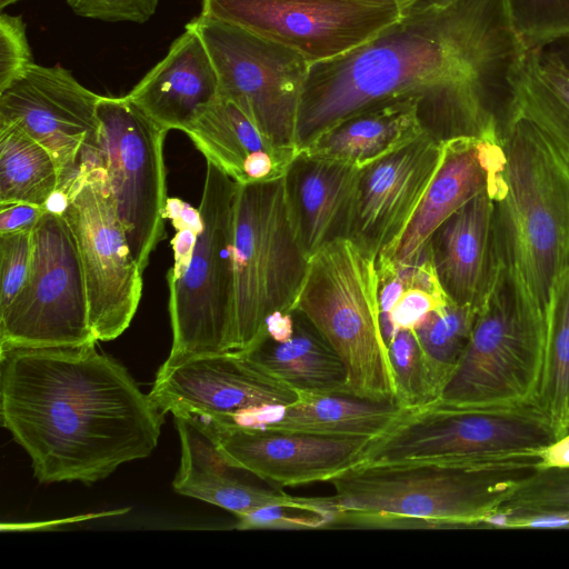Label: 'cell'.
<instances>
[{"instance_id":"cell-1","label":"cell","mask_w":569,"mask_h":569,"mask_svg":"<svg viewBox=\"0 0 569 569\" xmlns=\"http://www.w3.org/2000/svg\"><path fill=\"white\" fill-rule=\"evenodd\" d=\"M527 52L503 0L412 10L362 46L310 64L299 149L351 114L407 98L418 101L426 131L440 140L501 134Z\"/></svg>"},{"instance_id":"cell-2","label":"cell","mask_w":569,"mask_h":569,"mask_svg":"<svg viewBox=\"0 0 569 569\" xmlns=\"http://www.w3.org/2000/svg\"><path fill=\"white\" fill-rule=\"evenodd\" d=\"M0 349V415L42 483L91 485L158 445L164 415L97 348Z\"/></svg>"},{"instance_id":"cell-3","label":"cell","mask_w":569,"mask_h":569,"mask_svg":"<svg viewBox=\"0 0 569 569\" xmlns=\"http://www.w3.org/2000/svg\"><path fill=\"white\" fill-rule=\"evenodd\" d=\"M501 142L497 258L517 312L547 333L555 282L569 268V149L521 117L505 122Z\"/></svg>"},{"instance_id":"cell-4","label":"cell","mask_w":569,"mask_h":569,"mask_svg":"<svg viewBox=\"0 0 569 569\" xmlns=\"http://www.w3.org/2000/svg\"><path fill=\"white\" fill-rule=\"evenodd\" d=\"M528 466L408 463L355 466L329 483L333 525L479 528L522 479Z\"/></svg>"},{"instance_id":"cell-5","label":"cell","mask_w":569,"mask_h":569,"mask_svg":"<svg viewBox=\"0 0 569 569\" xmlns=\"http://www.w3.org/2000/svg\"><path fill=\"white\" fill-rule=\"evenodd\" d=\"M340 358L349 396L396 402V385L379 303L377 257L349 238L309 258L292 309Z\"/></svg>"},{"instance_id":"cell-6","label":"cell","mask_w":569,"mask_h":569,"mask_svg":"<svg viewBox=\"0 0 569 569\" xmlns=\"http://www.w3.org/2000/svg\"><path fill=\"white\" fill-rule=\"evenodd\" d=\"M538 402L453 407L439 403L403 409L370 439L360 466L437 463L528 466L556 439Z\"/></svg>"},{"instance_id":"cell-7","label":"cell","mask_w":569,"mask_h":569,"mask_svg":"<svg viewBox=\"0 0 569 569\" xmlns=\"http://www.w3.org/2000/svg\"><path fill=\"white\" fill-rule=\"evenodd\" d=\"M308 261L295 231L284 177L237 183L231 352L254 347L267 336L272 315L291 311Z\"/></svg>"},{"instance_id":"cell-8","label":"cell","mask_w":569,"mask_h":569,"mask_svg":"<svg viewBox=\"0 0 569 569\" xmlns=\"http://www.w3.org/2000/svg\"><path fill=\"white\" fill-rule=\"evenodd\" d=\"M236 190L237 182L207 161L198 207L202 229L184 274L168 281L172 347L166 366L191 357L231 352Z\"/></svg>"},{"instance_id":"cell-9","label":"cell","mask_w":569,"mask_h":569,"mask_svg":"<svg viewBox=\"0 0 569 569\" xmlns=\"http://www.w3.org/2000/svg\"><path fill=\"white\" fill-rule=\"evenodd\" d=\"M96 143L84 159L101 170L103 182L143 271L164 237L167 204L163 141L167 130L127 96H100Z\"/></svg>"},{"instance_id":"cell-10","label":"cell","mask_w":569,"mask_h":569,"mask_svg":"<svg viewBox=\"0 0 569 569\" xmlns=\"http://www.w3.org/2000/svg\"><path fill=\"white\" fill-rule=\"evenodd\" d=\"M214 66L219 94L277 146L299 149L298 119L310 62L237 24L199 14L189 23Z\"/></svg>"},{"instance_id":"cell-11","label":"cell","mask_w":569,"mask_h":569,"mask_svg":"<svg viewBox=\"0 0 569 569\" xmlns=\"http://www.w3.org/2000/svg\"><path fill=\"white\" fill-rule=\"evenodd\" d=\"M547 333L517 312L499 268L469 342L436 403L453 407L538 402Z\"/></svg>"},{"instance_id":"cell-12","label":"cell","mask_w":569,"mask_h":569,"mask_svg":"<svg viewBox=\"0 0 569 569\" xmlns=\"http://www.w3.org/2000/svg\"><path fill=\"white\" fill-rule=\"evenodd\" d=\"M32 240L29 276L0 310V349L97 341L77 244L63 216L46 210Z\"/></svg>"},{"instance_id":"cell-13","label":"cell","mask_w":569,"mask_h":569,"mask_svg":"<svg viewBox=\"0 0 569 569\" xmlns=\"http://www.w3.org/2000/svg\"><path fill=\"white\" fill-rule=\"evenodd\" d=\"M420 0H202L200 14L300 53L310 63L342 56L408 16Z\"/></svg>"},{"instance_id":"cell-14","label":"cell","mask_w":569,"mask_h":569,"mask_svg":"<svg viewBox=\"0 0 569 569\" xmlns=\"http://www.w3.org/2000/svg\"><path fill=\"white\" fill-rule=\"evenodd\" d=\"M77 244L97 341L118 338L130 326L142 295V273L93 162L83 163L62 212Z\"/></svg>"},{"instance_id":"cell-15","label":"cell","mask_w":569,"mask_h":569,"mask_svg":"<svg viewBox=\"0 0 569 569\" xmlns=\"http://www.w3.org/2000/svg\"><path fill=\"white\" fill-rule=\"evenodd\" d=\"M163 415L240 426L253 412L284 406L299 393L240 352L210 353L162 365L149 392Z\"/></svg>"},{"instance_id":"cell-16","label":"cell","mask_w":569,"mask_h":569,"mask_svg":"<svg viewBox=\"0 0 569 569\" xmlns=\"http://www.w3.org/2000/svg\"><path fill=\"white\" fill-rule=\"evenodd\" d=\"M99 99L60 64L32 62L0 90V123L19 126L52 154L61 173L58 190L67 193L83 152L96 143Z\"/></svg>"},{"instance_id":"cell-17","label":"cell","mask_w":569,"mask_h":569,"mask_svg":"<svg viewBox=\"0 0 569 569\" xmlns=\"http://www.w3.org/2000/svg\"><path fill=\"white\" fill-rule=\"evenodd\" d=\"M429 132L359 172L348 238L375 257L398 242L440 163Z\"/></svg>"},{"instance_id":"cell-18","label":"cell","mask_w":569,"mask_h":569,"mask_svg":"<svg viewBox=\"0 0 569 569\" xmlns=\"http://www.w3.org/2000/svg\"><path fill=\"white\" fill-rule=\"evenodd\" d=\"M206 423L233 467L277 488L329 482L361 462L370 440Z\"/></svg>"},{"instance_id":"cell-19","label":"cell","mask_w":569,"mask_h":569,"mask_svg":"<svg viewBox=\"0 0 569 569\" xmlns=\"http://www.w3.org/2000/svg\"><path fill=\"white\" fill-rule=\"evenodd\" d=\"M506 154L501 134L457 136L442 140L439 167L398 242L377 258L398 263L412 261L432 233L480 192L499 194Z\"/></svg>"},{"instance_id":"cell-20","label":"cell","mask_w":569,"mask_h":569,"mask_svg":"<svg viewBox=\"0 0 569 569\" xmlns=\"http://www.w3.org/2000/svg\"><path fill=\"white\" fill-rule=\"evenodd\" d=\"M428 244L449 299L479 310L499 268L495 200L489 191L480 192L451 214Z\"/></svg>"},{"instance_id":"cell-21","label":"cell","mask_w":569,"mask_h":569,"mask_svg":"<svg viewBox=\"0 0 569 569\" xmlns=\"http://www.w3.org/2000/svg\"><path fill=\"white\" fill-rule=\"evenodd\" d=\"M218 96L212 60L201 37L188 23L166 57L127 94L158 126L182 132Z\"/></svg>"},{"instance_id":"cell-22","label":"cell","mask_w":569,"mask_h":569,"mask_svg":"<svg viewBox=\"0 0 569 569\" xmlns=\"http://www.w3.org/2000/svg\"><path fill=\"white\" fill-rule=\"evenodd\" d=\"M181 445L174 490L226 509L237 517L268 505H295L323 509L320 497H296L280 489H263L241 480L224 457L209 427L190 416L174 417Z\"/></svg>"},{"instance_id":"cell-23","label":"cell","mask_w":569,"mask_h":569,"mask_svg":"<svg viewBox=\"0 0 569 569\" xmlns=\"http://www.w3.org/2000/svg\"><path fill=\"white\" fill-rule=\"evenodd\" d=\"M194 147L238 184L283 178L298 149L267 139L244 112L219 94L186 129Z\"/></svg>"},{"instance_id":"cell-24","label":"cell","mask_w":569,"mask_h":569,"mask_svg":"<svg viewBox=\"0 0 569 569\" xmlns=\"http://www.w3.org/2000/svg\"><path fill=\"white\" fill-rule=\"evenodd\" d=\"M360 169L299 152L284 176L298 241L308 258L348 238Z\"/></svg>"},{"instance_id":"cell-25","label":"cell","mask_w":569,"mask_h":569,"mask_svg":"<svg viewBox=\"0 0 569 569\" xmlns=\"http://www.w3.org/2000/svg\"><path fill=\"white\" fill-rule=\"evenodd\" d=\"M426 129L418 101L390 100L351 114L315 137L300 153L363 169L417 140Z\"/></svg>"},{"instance_id":"cell-26","label":"cell","mask_w":569,"mask_h":569,"mask_svg":"<svg viewBox=\"0 0 569 569\" xmlns=\"http://www.w3.org/2000/svg\"><path fill=\"white\" fill-rule=\"evenodd\" d=\"M299 396L292 403L260 409L237 427L373 439L403 410L396 402L370 401L347 395Z\"/></svg>"},{"instance_id":"cell-27","label":"cell","mask_w":569,"mask_h":569,"mask_svg":"<svg viewBox=\"0 0 569 569\" xmlns=\"http://www.w3.org/2000/svg\"><path fill=\"white\" fill-rule=\"evenodd\" d=\"M291 311L293 329L289 337L274 340L266 336L240 353L298 393L349 396L338 355L308 319Z\"/></svg>"},{"instance_id":"cell-28","label":"cell","mask_w":569,"mask_h":569,"mask_svg":"<svg viewBox=\"0 0 569 569\" xmlns=\"http://www.w3.org/2000/svg\"><path fill=\"white\" fill-rule=\"evenodd\" d=\"M61 187L52 154L22 128L0 123V204L47 206Z\"/></svg>"},{"instance_id":"cell-29","label":"cell","mask_w":569,"mask_h":569,"mask_svg":"<svg viewBox=\"0 0 569 569\" xmlns=\"http://www.w3.org/2000/svg\"><path fill=\"white\" fill-rule=\"evenodd\" d=\"M538 405L557 438L569 431V268L557 278L551 293Z\"/></svg>"},{"instance_id":"cell-30","label":"cell","mask_w":569,"mask_h":569,"mask_svg":"<svg viewBox=\"0 0 569 569\" xmlns=\"http://www.w3.org/2000/svg\"><path fill=\"white\" fill-rule=\"evenodd\" d=\"M478 311L449 301L413 329L439 397L469 342Z\"/></svg>"},{"instance_id":"cell-31","label":"cell","mask_w":569,"mask_h":569,"mask_svg":"<svg viewBox=\"0 0 569 569\" xmlns=\"http://www.w3.org/2000/svg\"><path fill=\"white\" fill-rule=\"evenodd\" d=\"M396 385V403L415 409L435 403L439 392L413 329L398 330L388 342Z\"/></svg>"},{"instance_id":"cell-32","label":"cell","mask_w":569,"mask_h":569,"mask_svg":"<svg viewBox=\"0 0 569 569\" xmlns=\"http://www.w3.org/2000/svg\"><path fill=\"white\" fill-rule=\"evenodd\" d=\"M510 24L527 50L569 37V0H503Z\"/></svg>"},{"instance_id":"cell-33","label":"cell","mask_w":569,"mask_h":569,"mask_svg":"<svg viewBox=\"0 0 569 569\" xmlns=\"http://www.w3.org/2000/svg\"><path fill=\"white\" fill-rule=\"evenodd\" d=\"M569 511V468L535 469L497 511Z\"/></svg>"},{"instance_id":"cell-34","label":"cell","mask_w":569,"mask_h":569,"mask_svg":"<svg viewBox=\"0 0 569 569\" xmlns=\"http://www.w3.org/2000/svg\"><path fill=\"white\" fill-rule=\"evenodd\" d=\"M33 228L0 233V310L12 301L29 276Z\"/></svg>"},{"instance_id":"cell-35","label":"cell","mask_w":569,"mask_h":569,"mask_svg":"<svg viewBox=\"0 0 569 569\" xmlns=\"http://www.w3.org/2000/svg\"><path fill=\"white\" fill-rule=\"evenodd\" d=\"M234 528L248 529H315L332 525L330 512L315 507L268 505L239 517Z\"/></svg>"},{"instance_id":"cell-36","label":"cell","mask_w":569,"mask_h":569,"mask_svg":"<svg viewBox=\"0 0 569 569\" xmlns=\"http://www.w3.org/2000/svg\"><path fill=\"white\" fill-rule=\"evenodd\" d=\"M166 217L171 220L176 230L171 240L173 266L168 272V281H176L184 274L192 259L202 220L199 209L179 198H168Z\"/></svg>"},{"instance_id":"cell-37","label":"cell","mask_w":569,"mask_h":569,"mask_svg":"<svg viewBox=\"0 0 569 569\" xmlns=\"http://www.w3.org/2000/svg\"><path fill=\"white\" fill-rule=\"evenodd\" d=\"M21 16L0 14V90L32 63Z\"/></svg>"},{"instance_id":"cell-38","label":"cell","mask_w":569,"mask_h":569,"mask_svg":"<svg viewBox=\"0 0 569 569\" xmlns=\"http://www.w3.org/2000/svg\"><path fill=\"white\" fill-rule=\"evenodd\" d=\"M160 0H67L78 16L102 21L147 22Z\"/></svg>"},{"instance_id":"cell-39","label":"cell","mask_w":569,"mask_h":569,"mask_svg":"<svg viewBox=\"0 0 569 569\" xmlns=\"http://www.w3.org/2000/svg\"><path fill=\"white\" fill-rule=\"evenodd\" d=\"M481 529H569V511H496Z\"/></svg>"},{"instance_id":"cell-40","label":"cell","mask_w":569,"mask_h":569,"mask_svg":"<svg viewBox=\"0 0 569 569\" xmlns=\"http://www.w3.org/2000/svg\"><path fill=\"white\" fill-rule=\"evenodd\" d=\"M46 210L30 203L0 204V233L33 228Z\"/></svg>"},{"instance_id":"cell-41","label":"cell","mask_w":569,"mask_h":569,"mask_svg":"<svg viewBox=\"0 0 569 569\" xmlns=\"http://www.w3.org/2000/svg\"><path fill=\"white\" fill-rule=\"evenodd\" d=\"M536 469L569 468V431L537 451Z\"/></svg>"},{"instance_id":"cell-42","label":"cell","mask_w":569,"mask_h":569,"mask_svg":"<svg viewBox=\"0 0 569 569\" xmlns=\"http://www.w3.org/2000/svg\"><path fill=\"white\" fill-rule=\"evenodd\" d=\"M457 1L458 0H420L419 4L413 10L432 8V7H447Z\"/></svg>"},{"instance_id":"cell-43","label":"cell","mask_w":569,"mask_h":569,"mask_svg":"<svg viewBox=\"0 0 569 569\" xmlns=\"http://www.w3.org/2000/svg\"><path fill=\"white\" fill-rule=\"evenodd\" d=\"M560 52L569 58V37L557 40L552 43Z\"/></svg>"},{"instance_id":"cell-44","label":"cell","mask_w":569,"mask_h":569,"mask_svg":"<svg viewBox=\"0 0 569 569\" xmlns=\"http://www.w3.org/2000/svg\"><path fill=\"white\" fill-rule=\"evenodd\" d=\"M19 0H0V9L3 10L6 7L17 2Z\"/></svg>"}]
</instances>
